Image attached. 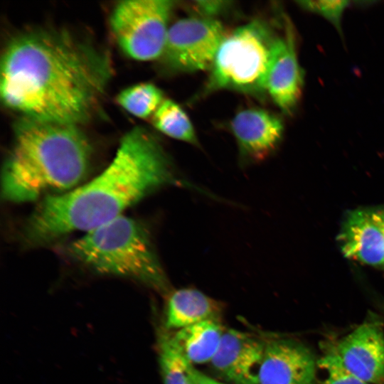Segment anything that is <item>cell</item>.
<instances>
[{"mask_svg": "<svg viewBox=\"0 0 384 384\" xmlns=\"http://www.w3.org/2000/svg\"><path fill=\"white\" fill-rule=\"evenodd\" d=\"M111 71L102 51L73 34L29 31L2 54L1 101L25 119L77 126L96 108Z\"/></svg>", "mask_w": 384, "mask_h": 384, "instance_id": "obj_1", "label": "cell"}, {"mask_svg": "<svg viewBox=\"0 0 384 384\" xmlns=\"http://www.w3.org/2000/svg\"><path fill=\"white\" fill-rule=\"evenodd\" d=\"M169 185L194 188L178 175L158 139L134 127L124 135L112 162L96 178L68 192L44 196L25 225V239L39 245L74 231L88 232Z\"/></svg>", "mask_w": 384, "mask_h": 384, "instance_id": "obj_2", "label": "cell"}, {"mask_svg": "<svg viewBox=\"0 0 384 384\" xmlns=\"http://www.w3.org/2000/svg\"><path fill=\"white\" fill-rule=\"evenodd\" d=\"M90 156V144L77 126L23 118L4 164L3 198L23 203L70 191L87 175Z\"/></svg>", "mask_w": 384, "mask_h": 384, "instance_id": "obj_3", "label": "cell"}, {"mask_svg": "<svg viewBox=\"0 0 384 384\" xmlns=\"http://www.w3.org/2000/svg\"><path fill=\"white\" fill-rule=\"evenodd\" d=\"M74 260L95 272L128 277L159 292H167L168 278L148 229L140 222L119 217L69 244Z\"/></svg>", "mask_w": 384, "mask_h": 384, "instance_id": "obj_4", "label": "cell"}, {"mask_svg": "<svg viewBox=\"0 0 384 384\" xmlns=\"http://www.w3.org/2000/svg\"><path fill=\"white\" fill-rule=\"evenodd\" d=\"M278 37L267 23L259 19L225 35L210 70L204 92L228 90L264 96Z\"/></svg>", "mask_w": 384, "mask_h": 384, "instance_id": "obj_5", "label": "cell"}, {"mask_svg": "<svg viewBox=\"0 0 384 384\" xmlns=\"http://www.w3.org/2000/svg\"><path fill=\"white\" fill-rule=\"evenodd\" d=\"M174 1L125 0L114 7L110 26L122 51L141 61L161 56Z\"/></svg>", "mask_w": 384, "mask_h": 384, "instance_id": "obj_6", "label": "cell"}, {"mask_svg": "<svg viewBox=\"0 0 384 384\" xmlns=\"http://www.w3.org/2000/svg\"><path fill=\"white\" fill-rule=\"evenodd\" d=\"M225 35L216 19L183 18L169 26L161 56L176 72L210 70Z\"/></svg>", "mask_w": 384, "mask_h": 384, "instance_id": "obj_7", "label": "cell"}, {"mask_svg": "<svg viewBox=\"0 0 384 384\" xmlns=\"http://www.w3.org/2000/svg\"><path fill=\"white\" fill-rule=\"evenodd\" d=\"M325 352L362 380L369 384H384V331L376 316H369Z\"/></svg>", "mask_w": 384, "mask_h": 384, "instance_id": "obj_8", "label": "cell"}, {"mask_svg": "<svg viewBox=\"0 0 384 384\" xmlns=\"http://www.w3.org/2000/svg\"><path fill=\"white\" fill-rule=\"evenodd\" d=\"M318 363L308 348L287 338L265 342L259 384H316Z\"/></svg>", "mask_w": 384, "mask_h": 384, "instance_id": "obj_9", "label": "cell"}, {"mask_svg": "<svg viewBox=\"0 0 384 384\" xmlns=\"http://www.w3.org/2000/svg\"><path fill=\"white\" fill-rule=\"evenodd\" d=\"M338 240L346 257L372 267H384V223L380 209L351 211L343 221Z\"/></svg>", "mask_w": 384, "mask_h": 384, "instance_id": "obj_10", "label": "cell"}, {"mask_svg": "<svg viewBox=\"0 0 384 384\" xmlns=\"http://www.w3.org/2000/svg\"><path fill=\"white\" fill-rule=\"evenodd\" d=\"M285 33L279 36L270 67L267 93L285 114H292L301 97L304 74L296 52L294 29L286 21Z\"/></svg>", "mask_w": 384, "mask_h": 384, "instance_id": "obj_11", "label": "cell"}, {"mask_svg": "<svg viewBox=\"0 0 384 384\" xmlns=\"http://www.w3.org/2000/svg\"><path fill=\"white\" fill-rule=\"evenodd\" d=\"M265 346V342L250 334L226 329L210 363L234 384H259Z\"/></svg>", "mask_w": 384, "mask_h": 384, "instance_id": "obj_12", "label": "cell"}, {"mask_svg": "<svg viewBox=\"0 0 384 384\" xmlns=\"http://www.w3.org/2000/svg\"><path fill=\"white\" fill-rule=\"evenodd\" d=\"M240 155L247 161L267 159L276 149L284 131L281 119L266 110L251 107L239 111L230 122Z\"/></svg>", "mask_w": 384, "mask_h": 384, "instance_id": "obj_13", "label": "cell"}, {"mask_svg": "<svg viewBox=\"0 0 384 384\" xmlns=\"http://www.w3.org/2000/svg\"><path fill=\"white\" fill-rule=\"evenodd\" d=\"M220 313V304L200 290L178 289L168 298L165 327L176 331L203 321L218 320Z\"/></svg>", "mask_w": 384, "mask_h": 384, "instance_id": "obj_14", "label": "cell"}, {"mask_svg": "<svg viewBox=\"0 0 384 384\" xmlns=\"http://www.w3.org/2000/svg\"><path fill=\"white\" fill-rule=\"evenodd\" d=\"M224 331L218 320L210 319L180 329L171 334L181 353L193 365L212 361Z\"/></svg>", "mask_w": 384, "mask_h": 384, "instance_id": "obj_15", "label": "cell"}, {"mask_svg": "<svg viewBox=\"0 0 384 384\" xmlns=\"http://www.w3.org/2000/svg\"><path fill=\"white\" fill-rule=\"evenodd\" d=\"M152 124L164 134L193 145H198L197 136L186 112L174 101L166 99L152 115Z\"/></svg>", "mask_w": 384, "mask_h": 384, "instance_id": "obj_16", "label": "cell"}, {"mask_svg": "<svg viewBox=\"0 0 384 384\" xmlns=\"http://www.w3.org/2000/svg\"><path fill=\"white\" fill-rule=\"evenodd\" d=\"M159 367L164 384H190V363L176 345L171 333L163 331L157 341Z\"/></svg>", "mask_w": 384, "mask_h": 384, "instance_id": "obj_17", "label": "cell"}, {"mask_svg": "<svg viewBox=\"0 0 384 384\" xmlns=\"http://www.w3.org/2000/svg\"><path fill=\"white\" fill-rule=\"evenodd\" d=\"M164 100L163 92L149 82L128 87L117 96V102L122 108L143 119L153 115Z\"/></svg>", "mask_w": 384, "mask_h": 384, "instance_id": "obj_18", "label": "cell"}, {"mask_svg": "<svg viewBox=\"0 0 384 384\" xmlns=\"http://www.w3.org/2000/svg\"><path fill=\"white\" fill-rule=\"evenodd\" d=\"M318 366L325 371L323 384H369L356 377L331 354L325 352L317 361Z\"/></svg>", "mask_w": 384, "mask_h": 384, "instance_id": "obj_19", "label": "cell"}, {"mask_svg": "<svg viewBox=\"0 0 384 384\" xmlns=\"http://www.w3.org/2000/svg\"><path fill=\"white\" fill-rule=\"evenodd\" d=\"M299 5L305 10L316 13L333 23L341 31V19L348 6L347 1H300Z\"/></svg>", "mask_w": 384, "mask_h": 384, "instance_id": "obj_20", "label": "cell"}, {"mask_svg": "<svg viewBox=\"0 0 384 384\" xmlns=\"http://www.w3.org/2000/svg\"><path fill=\"white\" fill-rule=\"evenodd\" d=\"M230 3L228 1H196L193 6L201 17L215 19L214 17L226 10Z\"/></svg>", "mask_w": 384, "mask_h": 384, "instance_id": "obj_21", "label": "cell"}, {"mask_svg": "<svg viewBox=\"0 0 384 384\" xmlns=\"http://www.w3.org/2000/svg\"><path fill=\"white\" fill-rule=\"evenodd\" d=\"M188 378L190 384H224L198 370L192 364L188 366Z\"/></svg>", "mask_w": 384, "mask_h": 384, "instance_id": "obj_22", "label": "cell"}, {"mask_svg": "<svg viewBox=\"0 0 384 384\" xmlns=\"http://www.w3.org/2000/svg\"><path fill=\"white\" fill-rule=\"evenodd\" d=\"M380 212H381V215H382V218H383V220L384 223V208L380 209Z\"/></svg>", "mask_w": 384, "mask_h": 384, "instance_id": "obj_23", "label": "cell"}]
</instances>
